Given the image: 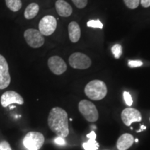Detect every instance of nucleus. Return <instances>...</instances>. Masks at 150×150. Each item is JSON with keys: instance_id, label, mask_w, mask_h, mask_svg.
<instances>
[{"instance_id": "obj_23", "label": "nucleus", "mask_w": 150, "mask_h": 150, "mask_svg": "<svg viewBox=\"0 0 150 150\" xmlns=\"http://www.w3.org/2000/svg\"><path fill=\"white\" fill-rule=\"evenodd\" d=\"M0 150H12L10 144L6 140L0 142Z\"/></svg>"}, {"instance_id": "obj_19", "label": "nucleus", "mask_w": 150, "mask_h": 150, "mask_svg": "<svg viewBox=\"0 0 150 150\" xmlns=\"http://www.w3.org/2000/svg\"><path fill=\"white\" fill-rule=\"evenodd\" d=\"M125 5L130 9L138 8L140 3V0H124Z\"/></svg>"}, {"instance_id": "obj_8", "label": "nucleus", "mask_w": 150, "mask_h": 150, "mask_svg": "<svg viewBox=\"0 0 150 150\" xmlns=\"http://www.w3.org/2000/svg\"><path fill=\"white\" fill-rule=\"evenodd\" d=\"M11 81L8 63L5 58L0 54V90L6 88L10 85Z\"/></svg>"}, {"instance_id": "obj_22", "label": "nucleus", "mask_w": 150, "mask_h": 150, "mask_svg": "<svg viewBox=\"0 0 150 150\" xmlns=\"http://www.w3.org/2000/svg\"><path fill=\"white\" fill-rule=\"evenodd\" d=\"M123 96H124V99H125V103H126V104L127 106H131L133 104V99H132V97H131V95L129 94V93L128 92H124L123 93Z\"/></svg>"}, {"instance_id": "obj_12", "label": "nucleus", "mask_w": 150, "mask_h": 150, "mask_svg": "<svg viewBox=\"0 0 150 150\" xmlns=\"http://www.w3.org/2000/svg\"><path fill=\"white\" fill-rule=\"evenodd\" d=\"M55 6L58 14L61 17H69L72 13V8L65 0H57Z\"/></svg>"}, {"instance_id": "obj_28", "label": "nucleus", "mask_w": 150, "mask_h": 150, "mask_svg": "<svg viewBox=\"0 0 150 150\" xmlns=\"http://www.w3.org/2000/svg\"><path fill=\"white\" fill-rule=\"evenodd\" d=\"M140 130H138V131H137V132H140V131H143V130H145V129H146V127L145 126H144V125H142L141 127H140Z\"/></svg>"}, {"instance_id": "obj_3", "label": "nucleus", "mask_w": 150, "mask_h": 150, "mask_svg": "<svg viewBox=\"0 0 150 150\" xmlns=\"http://www.w3.org/2000/svg\"><path fill=\"white\" fill-rule=\"evenodd\" d=\"M79 110L85 119L90 122H95L99 118V113L95 104L88 100H81L79 104Z\"/></svg>"}, {"instance_id": "obj_10", "label": "nucleus", "mask_w": 150, "mask_h": 150, "mask_svg": "<svg viewBox=\"0 0 150 150\" xmlns=\"http://www.w3.org/2000/svg\"><path fill=\"white\" fill-rule=\"evenodd\" d=\"M121 118L124 124L129 127L133 122L141 121L142 115L140 111L136 108L129 107L123 110L121 114Z\"/></svg>"}, {"instance_id": "obj_16", "label": "nucleus", "mask_w": 150, "mask_h": 150, "mask_svg": "<svg viewBox=\"0 0 150 150\" xmlns=\"http://www.w3.org/2000/svg\"><path fill=\"white\" fill-rule=\"evenodd\" d=\"M5 2L7 7L13 12H17L22 8L21 0H5Z\"/></svg>"}, {"instance_id": "obj_21", "label": "nucleus", "mask_w": 150, "mask_h": 150, "mask_svg": "<svg viewBox=\"0 0 150 150\" xmlns=\"http://www.w3.org/2000/svg\"><path fill=\"white\" fill-rule=\"evenodd\" d=\"M72 1L74 4L80 9L85 8L88 4V0H72Z\"/></svg>"}, {"instance_id": "obj_30", "label": "nucleus", "mask_w": 150, "mask_h": 150, "mask_svg": "<svg viewBox=\"0 0 150 150\" xmlns=\"http://www.w3.org/2000/svg\"><path fill=\"white\" fill-rule=\"evenodd\" d=\"M135 141H136V142H138V138H136V139L135 140Z\"/></svg>"}, {"instance_id": "obj_2", "label": "nucleus", "mask_w": 150, "mask_h": 150, "mask_svg": "<svg viewBox=\"0 0 150 150\" xmlns=\"http://www.w3.org/2000/svg\"><path fill=\"white\" fill-rule=\"evenodd\" d=\"M86 95L92 100H101L107 94L106 83L100 80H93L89 82L85 88Z\"/></svg>"}, {"instance_id": "obj_6", "label": "nucleus", "mask_w": 150, "mask_h": 150, "mask_svg": "<svg viewBox=\"0 0 150 150\" xmlns=\"http://www.w3.org/2000/svg\"><path fill=\"white\" fill-rule=\"evenodd\" d=\"M69 63L73 68L85 70L91 65V60L86 54L75 52L69 58Z\"/></svg>"}, {"instance_id": "obj_9", "label": "nucleus", "mask_w": 150, "mask_h": 150, "mask_svg": "<svg viewBox=\"0 0 150 150\" xmlns=\"http://www.w3.org/2000/svg\"><path fill=\"white\" fill-rule=\"evenodd\" d=\"M0 102L3 107H7L13 104L22 105L24 104V99L17 92L8 91L3 93L0 99Z\"/></svg>"}, {"instance_id": "obj_25", "label": "nucleus", "mask_w": 150, "mask_h": 150, "mask_svg": "<svg viewBox=\"0 0 150 150\" xmlns=\"http://www.w3.org/2000/svg\"><path fill=\"white\" fill-rule=\"evenodd\" d=\"M54 142H55L56 144H57L59 145H65L66 144V142H65L64 138L59 136H58L57 138H56L54 139Z\"/></svg>"}, {"instance_id": "obj_17", "label": "nucleus", "mask_w": 150, "mask_h": 150, "mask_svg": "<svg viewBox=\"0 0 150 150\" xmlns=\"http://www.w3.org/2000/svg\"><path fill=\"white\" fill-rule=\"evenodd\" d=\"M83 147L85 150H97L99 144L95 139H89L87 142H84Z\"/></svg>"}, {"instance_id": "obj_24", "label": "nucleus", "mask_w": 150, "mask_h": 150, "mask_svg": "<svg viewBox=\"0 0 150 150\" xmlns=\"http://www.w3.org/2000/svg\"><path fill=\"white\" fill-rule=\"evenodd\" d=\"M142 62L140 61H129L128 63L129 66L130 67H140L142 66Z\"/></svg>"}, {"instance_id": "obj_27", "label": "nucleus", "mask_w": 150, "mask_h": 150, "mask_svg": "<svg viewBox=\"0 0 150 150\" xmlns=\"http://www.w3.org/2000/svg\"><path fill=\"white\" fill-rule=\"evenodd\" d=\"M96 134H95L94 131H92V132L90 133V134H88L87 135V138H88L89 139H95L96 138Z\"/></svg>"}, {"instance_id": "obj_31", "label": "nucleus", "mask_w": 150, "mask_h": 150, "mask_svg": "<svg viewBox=\"0 0 150 150\" xmlns=\"http://www.w3.org/2000/svg\"><path fill=\"white\" fill-rule=\"evenodd\" d=\"M28 150H38V149H28Z\"/></svg>"}, {"instance_id": "obj_4", "label": "nucleus", "mask_w": 150, "mask_h": 150, "mask_svg": "<svg viewBox=\"0 0 150 150\" xmlns=\"http://www.w3.org/2000/svg\"><path fill=\"white\" fill-rule=\"evenodd\" d=\"M45 142L44 136L40 132L31 131L23 139V145L28 149H40Z\"/></svg>"}, {"instance_id": "obj_20", "label": "nucleus", "mask_w": 150, "mask_h": 150, "mask_svg": "<svg viewBox=\"0 0 150 150\" xmlns=\"http://www.w3.org/2000/svg\"><path fill=\"white\" fill-rule=\"evenodd\" d=\"M87 26L88 27L92 28H99L102 29L103 28V24L99 20H91L87 22Z\"/></svg>"}, {"instance_id": "obj_15", "label": "nucleus", "mask_w": 150, "mask_h": 150, "mask_svg": "<svg viewBox=\"0 0 150 150\" xmlns=\"http://www.w3.org/2000/svg\"><path fill=\"white\" fill-rule=\"evenodd\" d=\"M39 10H40V7H39V5L38 4H30L29 5L27 6L25 11H24V18L27 20H31V19L34 18L38 13Z\"/></svg>"}, {"instance_id": "obj_7", "label": "nucleus", "mask_w": 150, "mask_h": 150, "mask_svg": "<svg viewBox=\"0 0 150 150\" xmlns=\"http://www.w3.org/2000/svg\"><path fill=\"white\" fill-rule=\"evenodd\" d=\"M57 21L54 16H46L41 19L39 22V31L42 35H52L56 31Z\"/></svg>"}, {"instance_id": "obj_26", "label": "nucleus", "mask_w": 150, "mask_h": 150, "mask_svg": "<svg viewBox=\"0 0 150 150\" xmlns=\"http://www.w3.org/2000/svg\"><path fill=\"white\" fill-rule=\"evenodd\" d=\"M140 4L144 8H148L150 6V0H140Z\"/></svg>"}, {"instance_id": "obj_18", "label": "nucleus", "mask_w": 150, "mask_h": 150, "mask_svg": "<svg viewBox=\"0 0 150 150\" xmlns=\"http://www.w3.org/2000/svg\"><path fill=\"white\" fill-rule=\"evenodd\" d=\"M111 51L114 55V57L116 59H118L120 58L122 54V47L120 44H115L112 47Z\"/></svg>"}, {"instance_id": "obj_14", "label": "nucleus", "mask_w": 150, "mask_h": 150, "mask_svg": "<svg viewBox=\"0 0 150 150\" xmlns=\"http://www.w3.org/2000/svg\"><path fill=\"white\" fill-rule=\"evenodd\" d=\"M69 38L72 42H77L81 37V29L76 22H71L68 25Z\"/></svg>"}, {"instance_id": "obj_29", "label": "nucleus", "mask_w": 150, "mask_h": 150, "mask_svg": "<svg viewBox=\"0 0 150 150\" xmlns=\"http://www.w3.org/2000/svg\"><path fill=\"white\" fill-rule=\"evenodd\" d=\"M16 108V106H11V107H10L11 109V108Z\"/></svg>"}, {"instance_id": "obj_5", "label": "nucleus", "mask_w": 150, "mask_h": 150, "mask_svg": "<svg viewBox=\"0 0 150 150\" xmlns=\"http://www.w3.org/2000/svg\"><path fill=\"white\" fill-rule=\"evenodd\" d=\"M24 37L26 42L32 48H39L45 43V38L38 30L29 29L24 31Z\"/></svg>"}, {"instance_id": "obj_11", "label": "nucleus", "mask_w": 150, "mask_h": 150, "mask_svg": "<svg viewBox=\"0 0 150 150\" xmlns=\"http://www.w3.org/2000/svg\"><path fill=\"white\" fill-rule=\"evenodd\" d=\"M48 67L54 74L61 75L67 70V65L65 62L60 56H54L48 60Z\"/></svg>"}, {"instance_id": "obj_1", "label": "nucleus", "mask_w": 150, "mask_h": 150, "mask_svg": "<svg viewBox=\"0 0 150 150\" xmlns=\"http://www.w3.org/2000/svg\"><path fill=\"white\" fill-rule=\"evenodd\" d=\"M48 126L57 136L66 138L68 136V116L65 110L60 107H54L50 110L48 116Z\"/></svg>"}, {"instance_id": "obj_13", "label": "nucleus", "mask_w": 150, "mask_h": 150, "mask_svg": "<svg viewBox=\"0 0 150 150\" xmlns=\"http://www.w3.org/2000/svg\"><path fill=\"white\" fill-rule=\"evenodd\" d=\"M134 142V138L132 135L125 134L118 138L117 148L118 150H127L132 146Z\"/></svg>"}]
</instances>
